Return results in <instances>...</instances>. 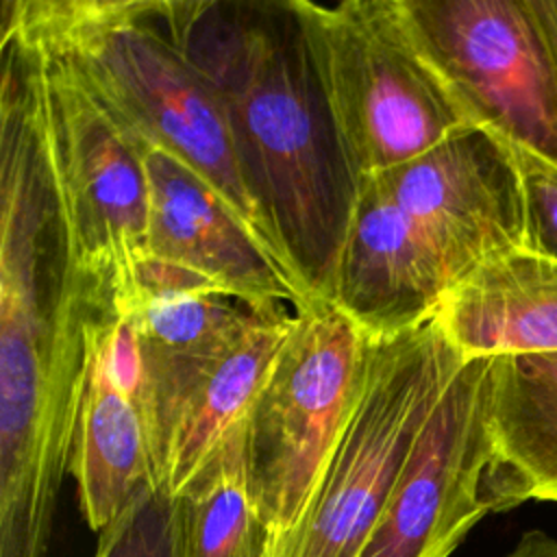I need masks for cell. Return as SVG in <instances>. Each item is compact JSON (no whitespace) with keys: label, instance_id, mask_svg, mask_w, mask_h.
Segmentation results:
<instances>
[{"label":"cell","instance_id":"cell-1","mask_svg":"<svg viewBox=\"0 0 557 557\" xmlns=\"http://www.w3.org/2000/svg\"><path fill=\"white\" fill-rule=\"evenodd\" d=\"M0 181V557H41L72 461L89 324L115 311L76 261L41 50L4 24Z\"/></svg>","mask_w":557,"mask_h":557},{"label":"cell","instance_id":"cell-2","mask_svg":"<svg viewBox=\"0 0 557 557\" xmlns=\"http://www.w3.org/2000/svg\"><path fill=\"white\" fill-rule=\"evenodd\" d=\"M178 20L281 261L331 302L357 183L289 0H178Z\"/></svg>","mask_w":557,"mask_h":557},{"label":"cell","instance_id":"cell-3","mask_svg":"<svg viewBox=\"0 0 557 557\" xmlns=\"http://www.w3.org/2000/svg\"><path fill=\"white\" fill-rule=\"evenodd\" d=\"M2 24L65 57L141 148L189 165L281 261L218 94L185 48L178 0H4Z\"/></svg>","mask_w":557,"mask_h":557},{"label":"cell","instance_id":"cell-4","mask_svg":"<svg viewBox=\"0 0 557 557\" xmlns=\"http://www.w3.org/2000/svg\"><path fill=\"white\" fill-rule=\"evenodd\" d=\"M357 187L472 128L422 54L400 0H289Z\"/></svg>","mask_w":557,"mask_h":557},{"label":"cell","instance_id":"cell-5","mask_svg":"<svg viewBox=\"0 0 557 557\" xmlns=\"http://www.w3.org/2000/svg\"><path fill=\"white\" fill-rule=\"evenodd\" d=\"M372 342L329 300L294 326L246 418L250 485L281 555L359 403Z\"/></svg>","mask_w":557,"mask_h":557},{"label":"cell","instance_id":"cell-6","mask_svg":"<svg viewBox=\"0 0 557 557\" xmlns=\"http://www.w3.org/2000/svg\"><path fill=\"white\" fill-rule=\"evenodd\" d=\"M463 363L433 320L372 342L359 403L278 557H359L416 437Z\"/></svg>","mask_w":557,"mask_h":557},{"label":"cell","instance_id":"cell-7","mask_svg":"<svg viewBox=\"0 0 557 557\" xmlns=\"http://www.w3.org/2000/svg\"><path fill=\"white\" fill-rule=\"evenodd\" d=\"M468 126L557 165V0H400Z\"/></svg>","mask_w":557,"mask_h":557},{"label":"cell","instance_id":"cell-8","mask_svg":"<svg viewBox=\"0 0 557 557\" xmlns=\"http://www.w3.org/2000/svg\"><path fill=\"white\" fill-rule=\"evenodd\" d=\"M37 46L48 139L76 261L104 302L120 311L148 259L144 148L65 57Z\"/></svg>","mask_w":557,"mask_h":557},{"label":"cell","instance_id":"cell-9","mask_svg":"<svg viewBox=\"0 0 557 557\" xmlns=\"http://www.w3.org/2000/svg\"><path fill=\"white\" fill-rule=\"evenodd\" d=\"M494 357L463 359L433 407L359 557H450L492 511Z\"/></svg>","mask_w":557,"mask_h":557},{"label":"cell","instance_id":"cell-10","mask_svg":"<svg viewBox=\"0 0 557 557\" xmlns=\"http://www.w3.org/2000/svg\"><path fill=\"white\" fill-rule=\"evenodd\" d=\"M363 183H372L422 228L455 285L492 255L527 244L524 191L513 152L485 131L461 128Z\"/></svg>","mask_w":557,"mask_h":557},{"label":"cell","instance_id":"cell-11","mask_svg":"<svg viewBox=\"0 0 557 557\" xmlns=\"http://www.w3.org/2000/svg\"><path fill=\"white\" fill-rule=\"evenodd\" d=\"M150 189L148 259L239 300L259 315L300 313L315 300L189 165L144 148Z\"/></svg>","mask_w":557,"mask_h":557},{"label":"cell","instance_id":"cell-12","mask_svg":"<svg viewBox=\"0 0 557 557\" xmlns=\"http://www.w3.org/2000/svg\"><path fill=\"white\" fill-rule=\"evenodd\" d=\"M453 285L422 228L372 183L359 185L331 302L379 339L433 320Z\"/></svg>","mask_w":557,"mask_h":557},{"label":"cell","instance_id":"cell-13","mask_svg":"<svg viewBox=\"0 0 557 557\" xmlns=\"http://www.w3.org/2000/svg\"><path fill=\"white\" fill-rule=\"evenodd\" d=\"M115 313H128L137 329L141 411L161 485L170 437L187 398L255 324L276 315H259L220 294L183 289H141Z\"/></svg>","mask_w":557,"mask_h":557},{"label":"cell","instance_id":"cell-14","mask_svg":"<svg viewBox=\"0 0 557 557\" xmlns=\"http://www.w3.org/2000/svg\"><path fill=\"white\" fill-rule=\"evenodd\" d=\"M433 322L461 359L557 352V261L527 246L496 252L448 289Z\"/></svg>","mask_w":557,"mask_h":557},{"label":"cell","instance_id":"cell-15","mask_svg":"<svg viewBox=\"0 0 557 557\" xmlns=\"http://www.w3.org/2000/svg\"><path fill=\"white\" fill-rule=\"evenodd\" d=\"M100 313L89 324L87 363L74 426L70 472L91 531L113 524L135 500L161 487L139 403L113 379L98 337Z\"/></svg>","mask_w":557,"mask_h":557},{"label":"cell","instance_id":"cell-16","mask_svg":"<svg viewBox=\"0 0 557 557\" xmlns=\"http://www.w3.org/2000/svg\"><path fill=\"white\" fill-rule=\"evenodd\" d=\"M490 431L492 511L557 503V352L494 357Z\"/></svg>","mask_w":557,"mask_h":557},{"label":"cell","instance_id":"cell-17","mask_svg":"<svg viewBox=\"0 0 557 557\" xmlns=\"http://www.w3.org/2000/svg\"><path fill=\"white\" fill-rule=\"evenodd\" d=\"M294 313H287L255 324L187 398L172 431L163 466L161 487L172 496L198 474L226 435L248 418L294 326Z\"/></svg>","mask_w":557,"mask_h":557},{"label":"cell","instance_id":"cell-18","mask_svg":"<svg viewBox=\"0 0 557 557\" xmlns=\"http://www.w3.org/2000/svg\"><path fill=\"white\" fill-rule=\"evenodd\" d=\"M181 557H274V544L250 485L246 420L198 474L174 494Z\"/></svg>","mask_w":557,"mask_h":557},{"label":"cell","instance_id":"cell-19","mask_svg":"<svg viewBox=\"0 0 557 557\" xmlns=\"http://www.w3.org/2000/svg\"><path fill=\"white\" fill-rule=\"evenodd\" d=\"M94 557H181L174 496L157 487L135 500L98 533Z\"/></svg>","mask_w":557,"mask_h":557},{"label":"cell","instance_id":"cell-20","mask_svg":"<svg viewBox=\"0 0 557 557\" xmlns=\"http://www.w3.org/2000/svg\"><path fill=\"white\" fill-rule=\"evenodd\" d=\"M513 152L527 213V248L557 261V165L520 148Z\"/></svg>","mask_w":557,"mask_h":557},{"label":"cell","instance_id":"cell-21","mask_svg":"<svg viewBox=\"0 0 557 557\" xmlns=\"http://www.w3.org/2000/svg\"><path fill=\"white\" fill-rule=\"evenodd\" d=\"M505 557H557V537L542 529L527 531Z\"/></svg>","mask_w":557,"mask_h":557}]
</instances>
